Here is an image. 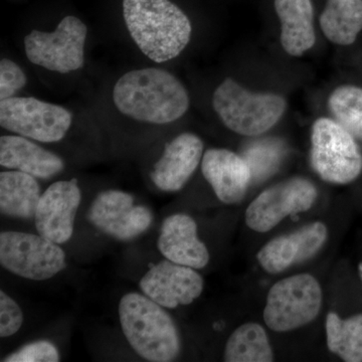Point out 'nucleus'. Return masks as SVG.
Instances as JSON below:
<instances>
[{
  "label": "nucleus",
  "mask_w": 362,
  "mask_h": 362,
  "mask_svg": "<svg viewBox=\"0 0 362 362\" xmlns=\"http://www.w3.org/2000/svg\"><path fill=\"white\" fill-rule=\"evenodd\" d=\"M320 26L333 44H354L362 30V0H326Z\"/></svg>",
  "instance_id": "412c9836"
},
{
  "label": "nucleus",
  "mask_w": 362,
  "mask_h": 362,
  "mask_svg": "<svg viewBox=\"0 0 362 362\" xmlns=\"http://www.w3.org/2000/svg\"><path fill=\"white\" fill-rule=\"evenodd\" d=\"M0 264L18 277L49 280L65 270L66 252L59 244L33 233H0Z\"/></svg>",
  "instance_id": "0eeeda50"
},
{
  "label": "nucleus",
  "mask_w": 362,
  "mask_h": 362,
  "mask_svg": "<svg viewBox=\"0 0 362 362\" xmlns=\"http://www.w3.org/2000/svg\"><path fill=\"white\" fill-rule=\"evenodd\" d=\"M113 101L124 116L156 125L175 122L190 105L182 83L169 71L157 68L124 74L114 86Z\"/></svg>",
  "instance_id": "f257e3e1"
},
{
  "label": "nucleus",
  "mask_w": 362,
  "mask_h": 362,
  "mask_svg": "<svg viewBox=\"0 0 362 362\" xmlns=\"http://www.w3.org/2000/svg\"><path fill=\"white\" fill-rule=\"evenodd\" d=\"M327 238L326 226L315 221L271 240L259 250L257 259L267 273H282L290 267L313 258L322 249Z\"/></svg>",
  "instance_id": "4468645a"
},
{
  "label": "nucleus",
  "mask_w": 362,
  "mask_h": 362,
  "mask_svg": "<svg viewBox=\"0 0 362 362\" xmlns=\"http://www.w3.org/2000/svg\"><path fill=\"white\" fill-rule=\"evenodd\" d=\"M124 337L145 361L170 362L180 354V332L165 308L140 293L124 295L119 303Z\"/></svg>",
  "instance_id": "7ed1b4c3"
},
{
  "label": "nucleus",
  "mask_w": 362,
  "mask_h": 362,
  "mask_svg": "<svg viewBox=\"0 0 362 362\" xmlns=\"http://www.w3.org/2000/svg\"><path fill=\"white\" fill-rule=\"evenodd\" d=\"M226 362H271L273 349L263 326L247 323L233 331L226 341Z\"/></svg>",
  "instance_id": "4be33fe9"
},
{
  "label": "nucleus",
  "mask_w": 362,
  "mask_h": 362,
  "mask_svg": "<svg viewBox=\"0 0 362 362\" xmlns=\"http://www.w3.org/2000/svg\"><path fill=\"white\" fill-rule=\"evenodd\" d=\"M157 246L165 259L195 270L209 262V250L197 235V223L187 214H175L164 220Z\"/></svg>",
  "instance_id": "f3484780"
},
{
  "label": "nucleus",
  "mask_w": 362,
  "mask_h": 362,
  "mask_svg": "<svg viewBox=\"0 0 362 362\" xmlns=\"http://www.w3.org/2000/svg\"><path fill=\"white\" fill-rule=\"evenodd\" d=\"M213 107L228 129L254 137L279 123L284 116L287 102L281 95L251 92L233 78H226L214 90Z\"/></svg>",
  "instance_id": "20e7f679"
},
{
  "label": "nucleus",
  "mask_w": 362,
  "mask_h": 362,
  "mask_svg": "<svg viewBox=\"0 0 362 362\" xmlns=\"http://www.w3.org/2000/svg\"><path fill=\"white\" fill-rule=\"evenodd\" d=\"M318 197L312 181L295 176L267 188L250 204L246 223L251 230L267 233L284 218L309 211Z\"/></svg>",
  "instance_id": "9d476101"
},
{
  "label": "nucleus",
  "mask_w": 362,
  "mask_h": 362,
  "mask_svg": "<svg viewBox=\"0 0 362 362\" xmlns=\"http://www.w3.org/2000/svg\"><path fill=\"white\" fill-rule=\"evenodd\" d=\"M71 121L73 115L64 107L35 98L11 97L0 102L1 127L35 141H61Z\"/></svg>",
  "instance_id": "1a4fd4ad"
},
{
  "label": "nucleus",
  "mask_w": 362,
  "mask_h": 362,
  "mask_svg": "<svg viewBox=\"0 0 362 362\" xmlns=\"http://www.w3.org/2000/svg\"><path fill=\"white\" fill-rule=\"evenodd\" d=\"M328 349L346 362L362 361V314L341 319L329 312L325 320Z\"/></svg>",
  "instance_id": "5701e85b"
},
{
  "label": "nucleus",
  "mask_w": 362,
  "mask_h": 362,
  "mask_svg": "<svg viewBox=\"0 0 362 362\" xmlns=\"http://www.w3.org/2000/svg\"><path fill=\"white\" fill-rule=\"evenodd\" d=\"M322 306V289L310 274H299L274 284L267 297L264 320L275 332H287L315 320Z\"/></svg>",
  "instance_id": "423d86ee"
},
{
  "label": "nucleus",
  "mask_w": 362,
  "mask_h": 362,
  "mask_svg": "<svg viewBox=\"0 0 362 362\" xmlns=\"http://www.w3.org/2000/svg\"><path fill=\"white\" fill-rule=\"evenodd\" d=\"M42 192L37 178L23 171L0 173V211L11 218H35Z\"/></svg>",
  "instance_id": "aec40b11"
},
{
  "label": "nucleus",
  "mask_w": 362,
  "mask_h": 362,
  "mask_svg": "<svg viewBox=\"0 0 362 362\" xmlns=\"http://www.w3.org/2000/svg\"><path fill=\"white\" fill-rule=\"evenodd\" d=\"M0 164L40 180H49L65 168L61 157L21 135L0 138Z\"/></svg>",
  "instance_id": "a211bd4d"
},
{
  "label": "nucleus",
  "mask_w": 362,
  "mask_h": 362,
  "mask_svg": "<svg viewBox=\"0 0 362 362\" xmlns=\"http://www.w3.org/2000/svg\"><path fill=\"white\" fill-rule=\"evenodd\" d=\"M123 16L135 44L156 63L177 58L192 39L189 18L170 0H123Z\"/></svg>",
  "instance_id": "f03ea898"
},
{
  "label": "nucleus",
  "mask_w": 362,
  "mask_h": 362,
  "mask_svg": "<svg viewBox=\"0 0 362 362\" xmlns=\"http://www.w3.org/2000/svg\"><path fill=\"white\" fill-rule=\"evenodd\" d=\"M88 218L95 228L114 239L129 240L148 230L153 214L147 206H135L133 195L110 189L97 195Z\"/></svg>",
  "instance_id": "9b49d317"
},
{
  "label": "nucleus",
  "mask_w": 362,
  "mask_h": 362,
  "mask_svg": "<svg viewBox=\"0 0 362 362\" xmlns=\"http://www.w3.org/2000/svg\"><path fill=\"white\" fill-rule=\"evenodd\" d=\"M281 23V45L291 57H301L316 42L312 0H275Z\"/></svg>",
  "instance_id": "6ab92c4d"
},
{
  "label": "nucleus",
  "mask_w": 362,
  "mask_h": 362,
  "mask_svg": "<svg viewBox=\"0 0 362 362\" xmlns=\"http://www.w3.org/2000/svg\"><path fill=\"white\" fill-rule=\"evenodd\" d=\"M23 314L21 307L6 292L0 291V337H11L21 329Z\"/></svg>",
  "instance_id": "a878e982"
},
{
  "label": "nucleus",
  "mask_w": 362,
  "mask_h": 362,
  "mask_svg": "<svg viewBox=\"0 0 362 362\" xmlns=\"http://www.w3.org/2000/svg\"><path fill=\"white\" fill-rule=\"evenodd\" d=\"M81 199L82 194L76 178L49 185L40 197L35 211L37 233L59 245L70 240Z\"/></svg>",
  "instance_id": "ddd939ff"
},
{
  "label": "nucleus",
  "mask_w": 362,
  "mask_h": 362,
  "mask_svg": "<svg viewBox=\"0 0 362 362\" xmlns=\"http://www.w3.org/2000/svg\"><path fill=\"white\" fill-rule=\"evenodd\" d=\"M310 164L326 182L349 185L361 175L362 152L337 120L321 117L312 126Z\"/></svg>",
  "instance_id": "39448f33"
},
{
  "label": "nucleus",
  "mask_w": 362,
  "mask_h": 362,
  "mask_svg": "<svg viewBox=\"0 0 362 362\" xmlns=\"http://www.w3.org/2000/svg\"><path fill=\"white\" fill-rule=\"evenodd\" d=\"M28 82L25 74L21 66L8 59L0 62V99L13 97L18 90L23 89Z\"/></svg>",
  "instance_id": "bb28decb"
},
{
  "label": "nucleus",
  "mask_w": 362,
  "mask_h": 362,
  "mask_svg": "<svg viewBox=\"0 0 362 362\" xmlns=\"http://www.w3.org/2000/svg\"><path fill=\"white\" fill-rule=\"evenodd\" d=\"M4 362H58L59 350L54 343L47 340H40L28 343L21 349L9 354L4 359Z\"/></svg>",
  "instance_id": "393cba45"
},
{
  "label": "nucleus",
  "mask_w": 362,
  "mask_h": 362,
  "mask_svg": "<svg viewBox=\"0 0 362 362\" xmlns=\"http://www.w3.org/2000/svg\"><path fill=\"white\" fill-rule=\"evenodd\" d=\"M328 108L334 120L362 141V88L339 86L328 98Z\"/></svg>",
  "instance_id": "b1692460"
},
{
  "label": "nucleus",
  "mask_w": 362,
  "mask_h": 362,
  "mask_svg": "<svg viewBox=\"0 0 362 362\" xmlns=\"http://www.w3.org/2000/svg\"><path fill=\"white\" fill-rule=\"evenodd\" d=\"M202 156L204 142L201 138L194 133H181L164 149L152 171L151 180L162 192H178L194 175Z\"/></svg>",
  "instance_id": "dca6fc26"
},
{
  "label": "nucleus",
  "mask_w": 362,
  "mask_h": 362,
  "mask_svg": "<svg viewBox=\"0 0 362 362\" xmlns=\"http://www.w3.org/2000/svg\"><path fill=\"white\" fill-rule=\"evenodd\" d=\"M87 26L80 18L68 16L52 33L33 30L25 39L26 58L33 65L68 74L84 66Z\"/></svg>",
  "instance_id": "6e6552de"
},
{
  "label": "nucleus",
  "mask_w": 362,
  "mask_h": 362,
  "mask_svg": "<svg viewBox=\"0 0 362 362\" xmlns=\"http://www.w3.org/2000/svg\"><path fill=\"white\" fill-rule=\"evenodd\" d=\"M143 294L165 309L192 304L201 296L204 282L190 267L166 259L152 266L139 283Z\"/></svg>",
  "instance_id": "f8f14e48"
},
{
  "label": "nucleus",
  "mask_w": 362,
  "mask_h": 362,
  "mask_svg": "<svg viewBox=\"0 0 362 362\" xmlns=\"http://www.w3.org/2000/svg\"><path fill=\"white\" fill-rule=\"evenodd\" d=\"M202 173L218 199L226 204L242 202L252 181L249 162L228 149L206 150L202 156Z\"/></svg>",
  "instance_id": "2eb2a0df"
}]
</instances>
